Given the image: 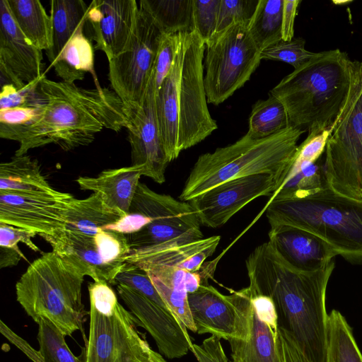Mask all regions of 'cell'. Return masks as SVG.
Masks as SVG:
<instances>
[{"label":"cell","instance_id":"obj_1","mask_svg":"<svg viewBox=\"0 0 362 362\" xmlns=\"http://www.w3.org/2000/svg\"><path fill=\"white\" fill-rule=\"evenodd\" d=\"M37 93L41 101L39 116L11 139L19 143L16 156L48 144L71 151L91 144L103 129L118 132L129 127L131 110L108 88L97 85L86 89L43 75Z\"/></svg>","mask_w":362,"mask_h":362},{"label":"cell","instance_id":"obj_2","mask_svg":"<svg viewBox=\"0 0 362 362\" xmlns=\"http://www.w3.org/2000/svg\"><path fill=\"white\" fill-rule=\"evenodd\" d=\"M245 265L249 286L274 302L278 326L293 336L310 362H325L328 317L325 296L334 259L316 272H299L267 241L254 249Z\"/></svg>","mask_w":362,"mask_h":362},{"label":"cell","instance_id":"obj_3","mask_svg":"<svg viewBox=\"0 0 362 362\" xmlns=\"http://www.w3.org/2000/svg\"><path fill=\"white\" fill-rule=\"evenodd\" d=\"M205 42L195 31L177 33L171 70L155 93L163 147L170 163L218 128L204 84Z\"/></svg>","mask_w":362,"mask_h":362},{"label":"cell","instance_id":"obj_4","mask_svg":"<svg viewBox=\"0 0 362 362\" xmlns=\"http://www.w3.org/2000/svg\"><path fill=\"white\" fill-rule=\"evenodd\" d=\"M350 62L339 49L317 52L270 90L284 106L291 126L308 132L332 127L349 92Z\"/></svg>","mask_w":362,"mask_h":362},{"label":"cell","instance_id":"obj_5","mask_svg":"<svg viewBox=\"0 0 362 362\" xmlns=\"http://www.w3.org/2000/svg\"><path fill=\"white\" fill-rule=\"evenodd\" d=\"M304 132L288 126L261 139L246 133L231 144L200 155L185 181L180 200L188 202L221 183L238 177L271 174L280 179Z\"/></svg>","mask_w":362,"mask_h":362},{"label":"cell","instance_id":"obj_6","mask_svg":"<svg viewBox=\"0 0 362 362\" xmlns=\"http://www.w3.org/2000/svg\"><path fill=\"white\" fill-rule=\"evenodd\" d=\"M262 211L270 227L290 226L309 231L348 262L362 264V202L329 187L304 198L274 200Z\"/></svg>","mask_w":362,"mask_h":362},{"label":"cell","instance_id":"obj_7","mask_svg":"<svg viewBox=\"0 0 362 362\" xmlns=\"http://www.w3.org/2000/svg\"><path fill=\"white\" fill-rule=\"evenodd\" d=\"M85 274L54 251L42 253L28 267L16 284V300L36 323L52 321L66 337L83 331L89 314L82 303Z\"/></svg>","mask_w":362,"mask_h":362},{"label":"cell","instance_id":"obj_8","mask_svg":"<svg viewBox=\"0 0 362 362\" xmlns=\"http://www.w3.org/2000/svg\"><path fill=\"white\" fill-rule=\"evenodd\" d=\"M90 322L83 362H166L138 330V320L104 281L88 284Z\"/></svg>","mask_w":362,"mask_h":362},{"label":"cell","instance_id":"obj_9","mask_svg":"<svg viewBox=\"0 0 362 362\" xmlns=\"http://www.w3.org/2000/svg\"><path fill=\"white\" fill-rule=\"evenodd\" d=\"M201 225L188 202L157 193L139 182L129 213L109 229L126 235L131 252L201 240Z\"/></svg>","mask_w":362,"mask_h":362},{"label":"cell","instance_id":"obj_10","mask_svg":"<svg viewBox=\"0 0 362 362\" xmlns=\"http://www.w3.org/2000/svg\"><path fill=\"white\" fill-rule=\"evenodd\" d=\"M350 85L325 148L324 170L335 192L362 202V62L351 60Z\"/></svg>","mask_w":362,"mask_h":362},{"label":"cell","instance_id":"obj_11","mask_svg":"<svg viewBox=\"0 0 362 362\" xmlns=\"http://www.w3.org/2000/svg\"><path fill=\"white\" fill-rule=\"evenodd\" d=\"M247 24H233L205 44L204 84L209 103L218 105L230 98L249 81L262 60Z\"/></svg>","mask_w":362,"mask_h":362},{"label":"cell","instance_id":"obj_12","mask_svg":"<svg viewBox=\"0 0 362 362\" xmlns=\"http://www.w3.org/2000/svg\"><path fill=\"white\" fill-rule=\"evenodd\" d=\"M163 35L149 13L139 6L126 49L108 61L112 89L129 109L143 105Z\"/></svg>","mask_w":362,"mask_h":362},{"label":"cell","instance_id":"obj_13","mask_svg":"<svg viewBox=\"0 0 362 362\" xmlns=\"http://www.w3.org/2000/svg\"><path fill=\"white\" fill-rule=\"evenodd\" d=\"M50 245L53 251L71 261L85 276L110 284L125 267L130 254L124 234L103 228L90 234L64 230Z\"/></svg>","mask_w":362,"mask_h":362},{"label":"cell","instance_id":"obj_14","mask_svg":"<svg viewBox=\"0 0 362 362\" xmlns=\"http://www.w3.org/2000/svg\"><path fill=\"white\" fill-rule=\"evenodd\" d=\"M252 288L248 286L224 295L209 284L188 293L187 300L197 333L220 339L248 340Z\"/></svg>","mask_w":362,"mask_h":362},{"label":"cell","instance_id":"obj_15","mask_svg":"<svg viewBox=\"0 0 362 362\" xmlns=\"http://www.w3.org/2000/svg\"><path fill=\"white\" fill-rule=\"evenodd\" d=\"M279 178L271 174H257L221 183L188 202L202 225L218 228L248 203L260 197H271Z\"/></svg>","mask_w":362,"mask_h":362},{"label":"cell","instance_id":"obj_16","mask_svg":"<svg viewBox=\"0 0 362 362\" xmlns=\"http://www.w3.org/2000/svg\"><path fill=\"white\" fill-rule=\"evenodd\" d=\"M73 197L0 192V223L35 232L50 244L64 232Z\"/></svg>","mask_w":362,"mask_h":362},{"label":"cell","instance_id":"obj_17","mask_svg":"<svg viewBox=\"0 0 362 362\" xmlns=\"http://www.w3.org/2000/svg\"><path fill=\"white\" fill-rule=\"evenodd\" d=\"M155 95L153 73L143 105L130 109L129 124L127 129L131 146L132 165L139 167L142 175L163 184L170 162L160 139Z\"/></svg>","mask_w":362,"mask_h":362},{"label":"cell","instance_id":"obj_18","mask_svg":"<svg viewBox=\"0 0 362 362\" xmlns=\"http://www.w3.org/2000/svg\"><path fill=\"white\" fill-rule=\"evenodd\" d=\"M117 290L139 327L153 337L160 353L173 359L191 350L193 343L187 327L170 310L126 286L117 285Z\"/></svg>","mask_w":362,"mask_h":362},{"label":"cell","instance_id":"obj_19","mask_svg":"<svg viewBox=\"0 0 362 362\" xmlns=\"http://www.w3.org/2000/svg\"><path fill=\"white\" fill-rule=\"evenodd\" d=\"M43 69L42 50L33 46L21 32L11 15L7 0H1V83L5 81L4 84H12L21 89L27 84L38 81L43 76Z\"/></svg>","mask_w":362,"mask_h":362},{"label":"cell","instance_id":"obj_20","mask_svg":"<svg viewBox=\"0 0 362 362\" xmlns=\"http://www.w3.org/2000/svg\"><path fill=\"white\" fill-rule=\"evenodd\" d=\"M139 8L135 0H94L90 4L86 22L96 42L94 48L103 51L108 61L126 49Z\"/></svg>","mask_w":362,"mask_h":362},{"label":"cell","instance_id":"obj_21","mask_svg":"<svg viewBox=\"0 0 362 362\" xmlns=\"http://www.w3.org/2000/svg\"><path fill=\"white\" fill-rule=\"evenodd\" d=\"M268 235L279 255L299 272L320 270L338 255L326 241L301 228L276 226L270 227Z\"/></svg>","mask_w":362,"mask_h":362},{"label":"cell","instance_id":"obj_22","mask_svg":"<svg viewBox=\"0 0 362 362\" xmlns=\"http://www.w3.org/2000/svg\"><path fill=\"white\" fill-rule=\"evenodd\" d=\"M145 270L170 310L185 325L196 332L187 296L204 284L199 271L191 272L175 267L141 261H127Z\"/></svg>","mask_w":362,"mask_h":362},{"label":"cell","instance_id":"obj_23","mask_svg":"<svg viewBox=\"0 0 362 362\" xmlns=\"http://www.w3.org/2000/svg\"><path fill=\"white\" fill-rule=\"evenodd\" d=\"M221 236L214 235L186 243L163 245L131 251L127 261H141L180 268L191 272L201 269L219 244Z\"/></svg>","mask_w":362,"mask_h":362},{"label":"cell","instance_id":"obj_24","mask_svg":"<svg viewBox=\"0 0 362 362\" xmlns=\"http://www.w3.org/2000/svg\"><path fill=\"white\" fill-rule=\"evenodd\" d=\"M141 169L130 165L102 171L97 177H79L76 179L82 190L100 193L105 203L124 216L129 210L136 193Z\"/></svg>","mask_w":362,"mask_h":362},{"label":"cell","instance_id":"obj_25","mask_svg":"<svg viewBox=\"0 0 362 362\" xmlns=\"http://www.w3.org/2000/svg\"><path fill=\"white\" fill-rule=\"evenodd\" d=\"M0 192L66 197L71 194L53 188L42 175L37 159L14 156L0 164Z\"/></svg>","mask_w":362,"mask_h":362},{"label":"cell","instance_id":"obj_26","mask_svg":"<svg viewBox=\"0 0 362 362\" xmlns=\"http://www.w3.org/2000/svg\"><path fill=\"white\" fill-rule=\"evenodd\" d=\"M277 330L259 317L252 303L249 339L227 340L232 362H283L276 341Z\"/></svg>","mask_w":362,"mask_h":362},{"label":"cell","instance_id":"obj_27","mask_svg":"<svg viewBox=\"0 0 362 362\" xmlns=\"http://www.w3.org/2000/svg\"><path fill=\"white\" fill-rule=\"evenodd\" d=\"M123 216V214L110 207L100 193L93 192L86 199L73 197L71 199L65 214V230L94 233Z\"/></svg>","mask_w":362,"mask_h":362},{"label":"cell","instance_id":"obj_28","mask_svg":"<svg viewBox=\"0 0 362 362\" xmlns=\"http://www.w3.org/2000/svg\"><path fill=\"white\" fill-rule=\"evenodd\" d=\"M52 45L46 51L51 65L68 42L86 23L88 6L83 0H52Z\"/></svg>","mask_w":362,"mask_h":362},{"label":"cell","instance_id":"obj_29","mask_svg":"<svg viewBox=\"0 0 362 362\" xmlns=\"http://www.w3.org/2000/svg\"><path fill=\"white\" fill-rule=\"evenodd\" d=\"M11 15L30 42L40 50L52 45V19L37 0H7Z\"/></svg>","mask_w":362,"mask_h":362},{"label":"cell","instance_id":"obj_30","mask_svg":"<svg viewBox=\"0 0 362 362\" xmlns=\"http://www.w3.org/2000/svg\"><path fill=\"white\" fill-rule=\"evenodd\" d=\"M81 27L71 37L52 64L62 81L75 83L90 72L94 76V51L91 41Z\"/></svg>","mask_w":362,"mask_h":362},{"label":"cell","instance_id":"obj_31","mask_svg":"<svg viewBox=\"0 0 362 362\" xmlns=\"http://www.w3.org/2000/svg\"><path fill=\"white\" fill-rule=\"evenodd\" d=\"M163 34L193 31L192 0H141Z\"/></svg>","mask_w":362,"mask_h":362},{"label":"cell","instance_id":"obj_32","mask_svg":"<svg viewBox=\"0 0 362 362\" xmlns=\"http://www.w3.org/2000/svg\"><path fill=\"white\" fill-rule=\"evenodd\" d=\"M325 362H362L352 329L337 310H332L327 317Z\"/></svg>","mask_w":362,"mask_h":362},{"label":"cell","instance_id":"obj_33","mask_svg":"<svg viewBox=\"0 0 362 362\" xmlns=\"http://www.w3.org/2000/svg\"><path fill=\"white\" fill-rule=\"evenodd\" d=\"M284 0H259L247 27L260 52L282 40Z\"/></svg>","mask_w":362,"mask_h":362},{"label":"cell","instance_id":"obj_34","mask_svg":"<svg viewBox=\"0 0 362 362\" xmlns=\"http://www.w3.org/2000/svg\"><path fill=\"white\" fill-rule=\"evenodd\" d=\"M288 126L291 125L284 106L269 94L267 99L259 100L252 106L247 133L255 139L265 138Z\"/></svg>","mask_w":362,"mask_h":362},{"label":"cell","instance_id":"obj_35","mask_svg":"<svg viewBox=\"0 0 362 362\" xmlns=\"http://www.w3.org/2000/svg\"><path fill=\"white\" fill-rule=\"evenodd\" d=\"M323 164L318 160L301 168L273 193L267 204L274 200L304 198L329 187Z\"/></svg>","mask_w":362,"mask_h":362},{"label":"cell","instance_id":"obj_36","mask_svg":"<svg viewBox=\"0 0 362 362\" xmlns=\"http://www.w3.org/2000/svg\"><path fill=\"white\" fill-rule=\"evenodd\" d=\"M39 354L45 362H83L74 356L65 341V336L49 319L37 321Z\"/></svg>","mask_w":362,"mask_h":362},{"label":"cell","instance_id":"obj_37","mask_svg":"<svg viewBox=\"0 0 362 362\" xmlns=\"http://www.w3.org/2000/svg\"><path fill=\"white\" fill-rule=\"evenodd\" d=\"M332 127L322 132H309L307 138L297 147L290 163L279 180L278 189L303 167L317 162L325 151Z\"/></svg>","mask_w":362,"mask_h":362},{"label":"cell","instance_id":"obj_38","mask_svg":"<svg viewBox=\"0 0 362 362\" xmlns=\"http://www.w3.org/2000/svg\"><path fill=\"white\" fill-rule=\"evenodd\" d=\"M37 235L30 230L0 223V268L16 266L22 258L27 260L18 247L19 243L34 252H39V247L31 240Z\"/></svg>","mask_w":362,"mask_h":362},{"label":"cell","instance_id":"obj_39","mask_svg":"<svg viewBox=\"0 0 362 362\" xmlns=\"http://www.w3.org/2000/svg\"><path fill=\"white\" fill-rule=\"evenodd\" d=\"M305 45V40L300 37L290 41L281 40L263 49L260 52L261 59L285 62L296 69L317 54V52L306 49Z\"/></svg>","mask_w":362,"mask_h":362},{"label":"cell","instance_id":"obj_40","mask_svg":"<svg viewBox=\"0 0 362 362\" xmlns=\"http://www.w3.org/2000/svg\"><path fill=\"white\" fill-rule=\"evenodd\" d=\"M112 284L129 287L163 308H168L160 296L147 272L139 267L127 262L116 275Z\"/></svg>","mask_w":362,"mask_h":362},{"label":"cell","instance_id":"obj_41","mask_svg":"<svg viewBox=\"0 0 362 362\" xmlns=\"http://www.w3.org/2000/svg\"><path fill=\"white\" fill-rule=\"evenodd\" d=\"M40 110V100L33 105L0 110V137L11 140L16 132L29 126L36 119Z\"/></svg>","mask_w":362,"mask_h":362},{"label":"cell","instance_id":"obj_42","mask_svg":"<svg viewBox=\"0 0 362 362\" xmlns=\"http://www.w3.org/2000/svg\"><path fill=\"white\" fill-rule=\"evenodd\" d=\"M221 0H192L193 31L205 44L216 33Z\"/></svg>","mask_w":362,"mask_h":362},{"label":"cell","instance_id":"obj_43","mask_svg":"<svg viewBox=\"0 0 362 362\" xmlns=\"http://www.w3.org/2000/svg\"><path fill=\"white\" fill-rule=\"evenodd\" d=\"M259 0H221L216 33L233 24L249 22Z\"/></svg>","mask_w":362,"mask_h":362},{"label":"cell","instance_id":"obj_44","mask_svg":"<svg viewBox=\"0 0 362 362\" xmlns=\"http://www.w3.org/2000/svg\"><path fill=\"white\" fill-rule=\"evenodd\" d=\"M39 80L27 84L21 89H18L12 84L2 85L0 93V110L37 103L40 100L37 93Z\"/></svg>","mask_w":362,"mask_h":362},{"label":"cell","instance_id":"obj_45","mask_svg":"<svg viewBox=\"0 0 362 362\" xmlns=\"http://www.w3.org/2000/svg\"><path fill=\"white\" fill-rule=\"evenodd\" d=\"M176 45L177 33L163 34L153 69L155 93L160 89L171 70L175 59Z\"/></svg>","mask_w":362,"mask_h":362},{"label":"cell","instance_id":"obj_46","mask_svg":"<svg viewBox=\"0 0 362 362\" xmlns=\"http://www.w3.org/2000/svg\"><path fill=\"white\" fill-rule=\"evenodd\" d=\"M190 351L198 362H230L221 345V339L214 335L205 339L201 345L193 344Z\"/></svg>","mask_w":362,"mask_h":362},{"label":"cell","instance_id":"obj_47","mask_svg":"<svg viewBox=\"0 0 362 362\" xmlns=\"http://www.w3.org/2000/svg\"><path fill=\"white\" fill-rule=\"evenodd\" d=\"M276 341L283 362H310L293 336L280 326Z\"/></svg>","mask_w":362,"mask_h":362},{"label":"cell","instance_id":"obj_48","mask_svg":"<svg viewBox=\"0 0 362 362\" xmlns=\"http://www.w3.org/2000/svg\"><path fill=\"white\" fill-rule=\"evenodd\" d=\"M252 303L259 317L277 330L278 316L272 300L267 296L255 293L253 290Z\"/></svg>","mask_w":362,"mask_h":362},{"label":"cell","instance_id":"obj_49","mask_svg":"<svg viewBox=\"0 0 362 362\" xmlns=\"http://www.w3.org/2000/svg\"><path fill=\"white\" fill-rule=\"evenodd\" d=\"M300 0H284L281 20L282 40L294 38V23Z\"/></svg>","mask_w":362,"mask_h":362},{"label":"cell","instance_id":"obj_50","mask_svg":"<svg viewBox=\"0 0 362 362\" xmlns=\"http://www.w3.org/2000/svg\"><path fill=\"white\" fill-rule=\"evenodd\" d=\"M0 332L11 344L19 349L33 362H45L38 351L33 348L25 339L11 330L2 320L0 321Z\"/></svg>","mask_w":362,"mask_h":362}]
</instances>
